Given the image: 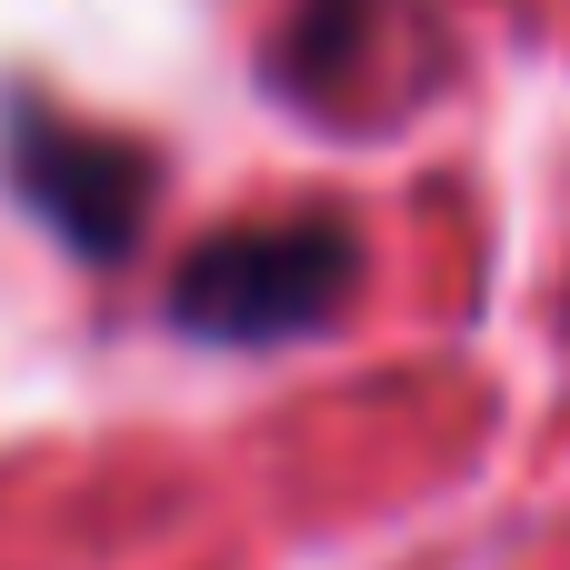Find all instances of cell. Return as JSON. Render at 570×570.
<instances>
[{"label":"cell","instance_id":"6da1fadb","mask_svg":"<svg viewBox=\"0 0 570 570\" xmlns=\"http://www.w3.org/2000/svg\"><path fill=\"white\" fill-rule=\"evenodd\" d=\"M351 261H361V240L331 210L240 220L180 261L170 321L190 341H220V351H281V341H311L351 301Z\"/></svg>","mask_w":570,"mask_h":570},{"label":"cell","instance_id":"7a4b0ae2","mask_svg":"<svg viewBox=\"0 0 570 570\" xmlns=\"http://www.w3.org/2000/svg\"><path fill=\"white\" fill-rule=\"evenodd\" d=\"M10 190L80 250V261H120L140 210H150V160L110 130H80L60 110H20L10 120Z\"/></svg>","mask_w":570,"mask_h":570}]
</instances>
